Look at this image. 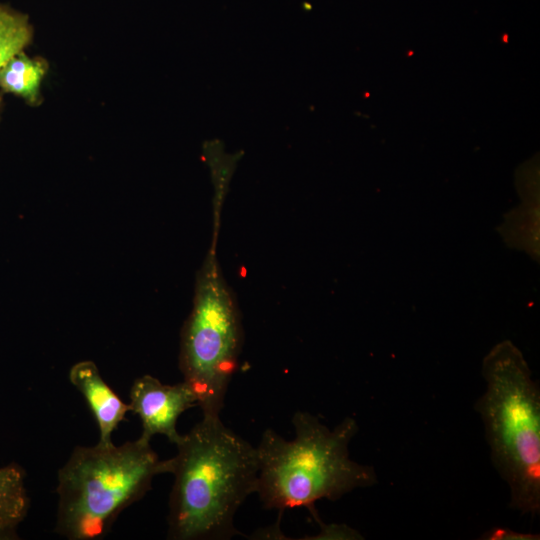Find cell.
<instances>
[{"label":"cell","instance_id":"277c9868","mask_svg":"<svg viewBox=\"0 0 540 540\" xmlns=\"http://www.w3.org/2000/svg\"><path fill=\"white\" fill-rule=\"evenodd\" d=\"M162 473H168V461L142 437L119 446L75 447L58 472L56 533L70 540L102 538Z\"/></svg>","mask_w":540,"mask_h":540},{"label":"cell","instance_id":"8992f818","mask_svg":"<svg viewBox=\"0 0 540 540\" xmlns=\"http://www.w3.org/2000/svg\"><path fill=\"white\" fill-rule=\"evenodd\" d=\"M196 405L197 397L185 381L170 385L151 375H143L130 389V411L141 420L140 437L149 441L160 434L176 444L182 437L176 428L179 416Z\"/></svg>","mask_w":540,"mask_h":540},{"label":"cell","instance_id":"ba28073f","mask_svg":"<svg viewBox=\"0 0 540 540\" xmlns=\"http://www.w3.org/2000/svg\"><path fill=\"white\" fill-rule=\"evenodd\" d=\"M29 505L23 468L16 463L0 467V540L17 538Z\"/></svg>","mask_w":540,"mask_h":540},{"label":"cell","instance_id":"30bf717a","mask_svg":"<svg viewBox=\"0 0 540 540\" xmlns=\"http://www.w3.org/2000/svg\"><path fill=\"white\" fill-rule=\"evenodd\" d=\"M504 221L498 227L504 242L510 248L527 252L539 261V203L526 202L504 214Z\"/></svg>","mask_w":540,"mask_h":540},{"label":"cell","instance_id":"7c38bea8","mask_svg":"<svg viewBox=\"0 0 540 540\" xmlns=\"http://www.w3.org/2000/svg\"><path fill=\"white\" fill-rule=\"evenodd\" d=\"M314 519L321 524V533L317 535V539H359L360 537L358 532L355 530L339 525H324L320 522V519L317 516Z\"/></svg>","mask_w":540,"mask_h":540},{"label":"cell","instance_id":"52a82bcc","mask_svg":"<svg viewBox=\"0 0 540 540\" xmlns=\"http://www.w3.org/2000/svg\"><path fill=\"white\" fill-rule=\"evenodd\" d=\"M71 384L85 398L99 428L100 444L112 443L111 436L120 422L125 420L130 411L102 378L97 366L92 361H81L69 371Z\"/></svg>","mask_w":540,"mask_h":540},{"label":"cell","instance_id":"7a4b0ae2","mask_svg":"<svg viewBox=\"0 0 540 540\" xmlns=\"http://www.w3.org/2000/svg\"><path fill=\"white\" fill-rule=\"evenodd\" d=\"M292 424L294 439L266 429L256 447V493L266 509L282 513L306 507L313 515L318 500L335 501L354 489L377 484L372 466L349 457V443L359 430L354 418L346 417L330 429L318 417L298 411Z\"/></svg>","mask_w":540,"mask_h":540},{"label":"cell","instance_id":"4fadbf2b","mask_svg":"<svg viewBox=\"0 0 540 540\" xmlns=\"http://www.w3.org/2000/svg\"><path fill=\"white\" fill-rule=\"evenodd\" d=\"M486 539H520V540H535L539 539L538 535L535 534H523L517 533L510 529L506 528H495L492 531L487 533Z\"/></svg>","mask_w":540,"mask_h":540},{"label":"cell","instance_id":"5bb4252c","mask_svg":"<svg viewBox=\"0 0 540 540\" xmlns=\"http://www.w3.org/2000/svg\"><path fill=\"white\" fill-rule=\"evenodd\" d=\"M0 107H1V98H0Z\"/></svg>","mask_w":540,"mask_h":540},{"label":"cell","instance_id":"6da1fadb","mask_svg":"<svg viewBox=\"0 0 540 540\" xmlns=\"http://www.w3.org/2000/svg\"><path fill=\"white\" fill-rule=\"evenodd\" d=\"M175 445L177 454L167 459L168 473L174 475L168 538L227 540L239 534L235 514L257 489V448L220 417L208 416Z\"/></svg>","mask_w":540,"mask_h":540},{"label":"cell","instance_id":"8fae6325","mask_svg":"<svg viewBox=\"0 0 540 540\" xmlns=\"http://www.w3.org/2000/svg\"><path fill=\"white\" fill-rule=\"evenodd\" d=\"M33 29L28 16L0 4V69L31 42Z\"/></svg>","mask_w":540,"mask_h":540},{"label":"cell","instance_id":"3957f363","mask_svg":"<svg viewBox=\"0 0 540 540\" xmlns=\"http://www.w3.org/2000/svg\"><path fill=\"white\" fill-rule=\"evenodd\" d=\"M485 391L479 414L492 463L507 483L511 508L540 512V387L520 349L495 344L482 361Z\"/></svg>","mask_w":540,"mask_h":540},{"label":"cell","instance_id":"9c48e42d","mask_svg":"<svg viewBox=\"0 0 540 540\" xmlns=\"http://www.w3.org/2000/svg\"><path fill=\"white\" fill-rule=\"evenodd\" d=\"M46 69L45 61L30 58L22 51L0 69V88L35 104Z\"/></svg>","mask_w":540,"mask_h":540},{"label":"cell","instance_id":"5b68a950","mask_svg":"<svg viewBox=\"0 0 540 540\" xmlns=\"http://www.w3.org/2000/svg\"><path fill=\"white\" fill-rule=\"evenodd\" d=\"M242 345L235 299L210 248L196 280L192 309L181 331L179 368L203 416L220 417Z\"/></svg>","mask_w":540,"mask_h":540}]
</instances>
